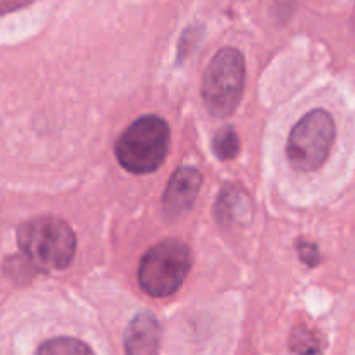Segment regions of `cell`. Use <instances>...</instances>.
<instances>
[{
  "label": "cell",
  "mask_w": 355,
  "mask_h": 355,
  "mask_svg": "<svg viewBox=\"0 0 355 355\" xmlns=\"http://www.w3.org/2000/svg\"><path fill=\"white\" fill-rule=\"evenodd\" d=\"M169 150V125L157 115L132 122L115 145V155L125 171L148 174L164 164Z\"/></svg>",
  "instance_id": "cell-2"
},
{
  "label": "cell",
  "mask_w": 355,
  "mask_h": 355,
  "mask_svg": "<svg viewBox=\"0 0 355 355\" xmlns=\"http://www.w3.org/2000/svg\"><path fill=\"white\" fill-rule=\"evenodd\" d=\"M33 0H0V15H8V12H15L18 9L26 8L32 4Z\"/></svg>",
  "instance_id": "cell-13"
},
{
  "label": "cell",
  "mask_w": 355,
  "mask_h": 355,
  "mask_svg": "<svg viewBox=\"0 0 355 355\" xmlns=\"http://www.w3.org/2000/svg\"><path fill=\"white\" fill-rule=\"evenodd\" d=\"M200 185H202V174L196 167L183 166L174 171L162 196L164 213L169 218L187 213L196 202Z\"/></svg>",
  "instance_id": "cell-6"
},
{
  "label": "cell",
  "mask_w": 355,
  "mask_h": 355,
  "mask_svg": "<svg viewBox=\"0 0 355 355\" xmlns=\"http://www.w3.org/2000/svg\"><path fill=\"white\" fill-rule=\"evenodd\" d=\"M245 63L241 51L225 47L211 60L202 82V100L207 112L218 119L230 117L244 94Z\"/></svg>",
  "instance_id": "cell-4"
},
{
  "label": "cell",
  "mask_w": 355,
  "mask_h": 355,
  "mask_svg": "<svg viewBox=\"0 0 355 355\" xmlns=\"http://www.w3.org/2000/svg\"><path fill=\"white\" fill-rule=\"evenodd\" d=\"M300 256H302V259L305 263H309V265H317L319 263V249H317V245L313 244H309V242H300Z\"/></svg>",
  "instance_id": "cell-12"
},
{
  "label": "cell",
  "mask_w": 355,
  "mask_h": 355,
  "mask_svg": "<svg viewBox=\"0 0 355 355\" xmlns=\"http://www.w3.org/2000/svg\"><path fill=\"white\" fill-rule=\"evenodd\" d=\"M159 341L160 326L150 312L138 313L124 333V348L128 355H155Z\"/></svg>",
  "instance_id": "cell-7"
},
{
  "label": "cell",
  "mask_w": 355,
  "mask_h": 355,
  "mask_svg": "<svg viewBox=\"0 0 355 355\" xmlns=\"http://www.w3.org/2000/svg\"><path fill=\"white\" fill-rule=\"evenodd\" d=\"M213 152L220 160H232L239 153V136L232 128H225L214 136Z\"/></svg>",
  "instance_id": "cell-11"
},
{
  "label": "cell",
  "mask_w": 355,
  "mask_h": 355,
  "mask_svg": "<svg viewBox=\"0 0 355 355\" xmlns=\"http://www.w3.org/2000/svg\"><path fill=\"white\" fill-rule=\"evenodd\" d=\"M18 244L30 263L42 270H63L75 256L77 239L60 218H33L19 227Z\"/></svg>",
  "instance_id": "cell-1"
},
{
  "label": "cell",
  "mask_w": 355,
  "mask_h": 355,
  "mask_svg": "<svg viewBox=\"0 0 355 355\" xmlns=\"http://www.w3.org/2000/svg\"><path fill=\"white\" fill-rule=\"evenodd\" d=\"M289 345H291V350L295 355H322L319 340L306 327H296L293 331Z\"/></svg>",
  "instance_id": "cell-10"
},
{
  "label": "cell",
  "mask_w": 355,
  "mask_h": 355,
  "mask_svg": "<svg viewBox=\"0 0 355 355\" xmlns=\"http://www.w3.org/2000/svg\"><path fill=\"white\" fill-rule=\"evenodd\" d=\"M192 268V252L182 241L167 239L150 248L141 258L138 281L143 291L153 298L171 296L182 288Z\"/></svg>",
  "instance_id": "cell-3"
},
{
  "label": "cell",
  "mask_w": 355,
  "mask_h": 355,
  "mask_svg": "<svg viewBox=\"0 0 355 355\" xmlns=\"http://www.w3.org/2000/svg\"><path fill=\"white\" fill-rule=\"evenodd\" d=\"M37 355H94V352L77 338L60 336L44 341L37 350Z\"/></svg>",
  "instance_id": "cell-9"
},
{
  "label": "cell",
  "mask_w": 355,
  "mask_h": 355,
  "mask_svg": "<svg viewBox=\"0 0 355 355\" xmlns=\"http://www.w3.org/2000/svg\"><path fill=\"white\" fill-rule=\"evenodd\" d=\"M248 197L242 190L225 189L223 193L218 197L216 202V218L218 223H235L237 220H244L248 216Z\"/></svg>",
  "instance_id": "cell-8"
},
{
  "label": "cell",
  "mask_w": 355,
  "mask_h": 355,
  "mask_svg": "<svg viewBox=\"0 0 355 355\" xmlns=\"http://www.w3.org/2000/svg\"><path fill=\"white\" fill-rule=\"evenodd\" d=\"M334 135L333 117L326 110H312L303 115L293 128L286 145L289 164L303 173L319 169L329 157Z\"/></svg>",
  "instance_id": "cell-5"
}]
</instances>
